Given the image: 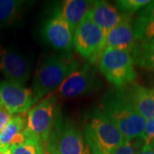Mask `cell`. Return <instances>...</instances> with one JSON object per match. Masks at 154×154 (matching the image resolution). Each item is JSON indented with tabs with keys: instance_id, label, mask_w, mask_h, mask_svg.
Instances as JSON below:
<instances>
[{
	"instance_id": "obj_1",
	"label": "cell",
	"mask_w": 154,
	"mask_h": 154,
	"mask_svg": "<svg viewBox=\"0 0 154 154\" xmlns=\"http://www.w3.org/2000/svg\"><path fill=\"white\" fill-rule=\"evenodd\" d=\"M79 67V62L69 52L46 55L42 57L33 76L32 93L34 103L58 89Z\"/></svg>"
},
{
	"instance_id": "obj_2",
	"label": "cell",
	"mask_w": 154,
	"mask_h": 154,
	"mask_svg": "<svg viewBox=\"0 0 154 154\" xmlns=\"http://www.w3.org/2000/svg\"><path fill=\"white\" fill-rule=\"evenodd\" d=\"M126 140L140 138L146 120L127 100L121 89L110 92L102 99L101 108Z\"/></svg>"
},
{
	"instance_id": "obj_3",
	"label": "cell",
	"mask_w": 154,
	"mask_h": 154,
	"mask_svg": "<svg viewBox=\"0 0 154 154\" xmlns=\"http://www.w3.org/2000/svg\"><path fill=\"white\" fill-rule=\"evenodd\" d=\"M84 135L92 154H111L126 140L110 119L98 109L85 117Z\"/></svg>"
},
{
	"instance_id": "obj_4",
	"label": "cell",
	"mask_w": 154,
	"mask_h": 154,
	"mask_svg": "<svg viewBox=\"0 0 154 154\" xmlns=\"http://www.w3.org/2000/svg\"><path fill=\"white\" fill-rule=\"evenodd\" d=\"M59 118L60 106L57 99L50 95L28 111L23 132L27 137L38 140L45 148Z\"/></svg>"
},
{
	"instance_id": "obj_5",
	"label": "cell",
	"mask_w": 154,
	"mask_h": 154,
	"mask_svg": "<svg viewBox=\"0 0 154 154\" xmlns=\"http://www.w3.org/2000/svg\"><path fill=\"white\" fill-rule=\"evenodd\" d=\"M98 62L100 73L118 89L131 84L136 78L134 60L128 51L105 48Z\"/></svg>"
},
{
	"instance_id": "obj_6",
	"label": "cell",
	"mask_w": 154,
	"mask_h": 154,
	"mask_svg": "<svg viewBox=\"0 0 154 154\" xmlns=\"http://www.w3.org/2000/svg\"><path fill=\"white\" fill-rule=\"evenodd\" d=\"M45 149L53 154H92L80 130L72 122L59 118Z\"/></svg>"
},
{
	"instance_id": "obj_7",
	"label": "cell",
	"mask_w": 154,
	"mask_h": 154,
	"mask_svg": "<svg viewBox=\"0 0 154 154\" xmlns=\"http://www.w3.org/2000/svg\"><path fill=\"white\" fill-rule=\"evenodd\" d=\"M105 34L95 25L87 14L74 33V47L90 63L99 61L105 50Z\"/></svg>"
},
{
	"instance_id": "obj_8",
	"label": "cell",
	"mask_w": 154,
	"mask_h": 154,
	"mask_svg": "<svg viewBox=\"0 0 154 154\" xmlns=\"http://www.w3.org/2000/svg\"><path fill=\"white\" fill-rule=\"evenodd\" d=\"M99 87L95 69L89 63L73 72L57 89V93L63 98H74L91 94Z\"/></svg>"
},
{
	"instance_id": "obj_9",
	"label": "cell",
	"mask_w": 154,
	"mask_h": 154,
	"mask_svg": "<svg viewBox=\"0 0 154 154\" xmlns=\"http://www.w3.org/2000/svg\"><path fill=\"white\" fill-rule=\"evenodd\" d=\"M41 36L46 44L58 51L69 52L74 46V34L71 28L59 11H56L44 22Z\"/></svg>"
},
{
	"instance_id": "obj_10",
	"label": "cell",
	"mask_w": 154,
	"mask_h": 154,
	"mask_svg": "<svg viewBox=\"0 0 154 154\" xmlns=\"http://www.w3.org/2000/svg\"><path fill=\"white\" fill-rule=\"evenodd\" d=\"M34 104L31 89L6 80L0 82V107L10 114L26 113Z\"/></svg>"
},
{
	"instance_id": "obj_11",
	"label": "cell",
	"mask_w": 154,
	"mask_h": 154,
	"mask_svg": "<svg viewBox=\"0 0 154 154\" xmlns=\"http://www.w3.org/2000/svg\"><path fill=\"white\" fill-rule=\"evenodd\" d=\"M31 63L19 51L0 44V72L6 81L24 85L31 75Z\"/></svg>"
},
{
	"instance_id": "obj_12",
	"label": "cell",
	"mask_w": 154,
	"mask_h": 154,
	"mask_svg": "<svg viewBox=\"0 0 154 154\" xmlns=\"http://www.w3.org/2000/svg\"><path fill=\"white\" fill-rule=\"evenodd\" d=\"M125 16L118 11L115 5L106 1H92L87 13V17L105 33V36Z\"/></svg>"
},
{
	"instance_id": "obj_13",
	"label": "cell",
	"mask_w": 154,
	"mask_h": 154,
	"mask_svg": "<svg viewBox=\"0 0 154 154\" xmlns=\"http://www.w3.org/2000/svg\"><path fill=\"white\" fill-rule=\"evenodd\" d=\"M134 26L132 17L126 15L105 36V48H115L131 52L136 45Z\"/></svg>"
},
{
	"instance_id": "obj_14",
	"label": "cell",
	"mask_w": 154,
	"mask_h": 154,
	"mask_svg": "<svg viewBox=\"0 0 154 154\" xmlns=\"http://www.w3.org/2000/svg\"><path fill=\"white\" fill-rule=\"evenodd\" d=\"M127 100L146 120L154 118V89L141 85H133L122 89Z\"/></svg>"
},
{
	"instance_id": "obj_15",
	"label": "cell",
	"mask_w": 154,
	"mask_h": 154,
	"mask_svg": "<svg viewBox=\"0 0 154 154\" xmlns=\"http://www.w3.org/2000/svg\"><path fill=\"white\" fill-rule=\"evenodd\" d=\"M91 5L92 1L85 0H67L63 3L59 12L69 25L73 34L88 13Z\"/></svg>"
},
{
	"instance_id": "obj_16",
	"label": "cell",
	"mask_w": 154,
	"mask_h": 154,
	"mask_svg": "<svg viewBox=\"0 0 154 154\" xmlns=\"http://www.w3.org/2000/svg\"><path fill=\"white\" fill-rule=\"evenodd\" d=\"M28 2L22 0H0V28H9L22 17Z\"/></svg>"
},
{
	"instance_id": "obj_17",
	"label": "cell",
	"mask_w": 154,
	"mask_h": 154,
	"mask_svg": "<svg viewBox=\"0 0 154 154\" xmlns=\"http://www.w3.org/2000/svg\"><path fill=\"white\" fill-rule=\"evenodd\" d=\"M134 63L154 70V42L137 41L131 51Z\"/></svg>"
},
{
	"instance_id": "obj_18",
	"label": "cell",
	"mask_w": 154,
	"mask_h": 154,
	"mask_svg": "<svg viewBox=\"0 0 154 154\" xmlns=\"http://www.w3.org/2000/svg\"><path fill=\"white\" fill-rule=\"evenodd\" d=\"M25 127L26 117L20 115L13 116L0 132V148L11 146L13 140L25 129Z\"/></svg>"
},
{
	"instance_id": "obj_19",
	"label": "cell",
	"mask_w": 154,
	"mask_h": 154,
	"mask_svg": "<svg viewBox=\"0 0 154 154\" xmlns=\"http://www.w3.org/2000/svg\"><path fill=\"white\" fill-rule=\"evenodd\" d=\"M134 26L137 41L154 42V17L140 14Z\"/></svg>"
},
{
	"instance_id": "obj_20",
	"label": "cell",
	"mask_w": 154,
	"mask_h": 154,
	"mask_svg": "<svg viewBox=\"0 0 154 154\" xmlns=\"http://www.w3.org/2000/svg\"><path fill=\"white\" fill-rule=\"evenodd\" d=\"M43 145L34 138H28L23 143L11 146V154H44Z\"/></svg>"
},
{
	"instance_id": "obj_21",
	"label": "cell",
	"mask_w": 154,
	"mask_h": 154,
	"mask_svg": "<svg viewBox=\"0 0 154 154\" xmlns=\"http://www.w3.org/2000/svg\"><path fill=\"white\" fill-rule=\"evenodd\" d=\"M152 1L149 0H118L115 2V6L122 14L129 15L143 10Z\"/></svg>"
},
{
	"instance_id": "obj_22",
	"label": "cell",
	"mask_w": 154,
	"mask_h": 154,
	"mask_svg": "<svg viewBox=\"0 0 154 154\" xmlns=\"http://www.w3.org/2000/svg\"><path fill=\"white\" fill-rule=\"evenodd\" d=\"M143 145V141L140 138L132 140H125L117 148H116L111 154H137Z\"/></svg>"
},
{
	"instance_id": "obj_23",
	"label": "cell",
	"mask_w": 154,
	"mask_h": 154,
	"mask_svg": "<svg viewBox=\"0 0 154 154\" xmlns=\"http://www.w3.org/2000/svg\"><path fill=\"white\" fill-rule=\"evenodd\" d=\"M144 145L151 144L154 140V118L146 120L143 133L140 138Z\"/></svg>"
},
{
	"instance_id": "obj_24",
	"label": "cell",
	"mask_w": 154,
	"mask_h": 154,
	"mask_svg": "<svg viewBox=\"0 0 154 154\" xmlns=\"http://www.w3.org/2000/svg\"><path fill=\"white\" fill-rule=\"evenodd\" d=\"M13 116L10 114L5 109L0 107V132L6 126V124L10 122Z\"/></svg>"
},
{
	"instance_id": "obj_25",
	"label": "cell",
	"mask_w": 154,
	"mask_h": 154,
	"mask_svg": "<svg viewBox=\"0 0 154 154\" xmlns=\"http://www.w3.org/2000/svg\"><path fill=\"white\" fill-rule=\"evenodd\" d=\"M137 154H154V146L152 144L143 145L139 150Z\"/></svg>"
},
{
	"instance_id": "obj_26",
	"label": "cell",
	"mask_w": 154,
	"mask_h": 154,
	"mask_svg": "<svg viewBox=\"0 0 154 154\" xmlns=\"http://www.w3.org/2000/svg\"><path fill=\"white\" fill-rule=\"evenodd\" d=\"M140 14L154 17V1H152L148 5L146 6L145 9H143L142 11L140 12Z\"/></svg>"
},
{
	"instance_id": "obj_27",
	"label": "cell",
	"mask_w": 154,
	"mask_h": 154,
	"mask_svg": "<svg viewBox=\"0 0 154 154\" xmlns=\"http://www.w3.org/2000/svg\"><path fill=\"white\" fill-rule=\"evenodd\" d=\"M0 154H11V146H8L0 148Z\"/></svg>"
},
{
	"instance_id": "obj_28",
	"label": "cell",
	"mask_w": 154,
	"mask_h": 154,
	"mask_svg": "<svg viewBox=\"0 0 154 154\" xmlns=\"http://www.w3.org/2000/svg\"><path fill=\"white\" fill-rule=\"evenodd\" d=\"M44 154H53V153H51L50 151H48L47 149H45V152H44Z\"/></svg>"
},
{
	"instance_id": "obj_29",
	"label": "cell",
	"mask_w": 154,
	"mask_h": 154,
	"mask_svg": "<svg viewBox=\"0 0 154 154\" xmlns=\"http://www.w3.org/2000/svg\"><path fill=\"white\" fill-rule=\"evenodd\" d=\"M153 89H154V81H153Z\"/></svg>"
}]
</instances>
